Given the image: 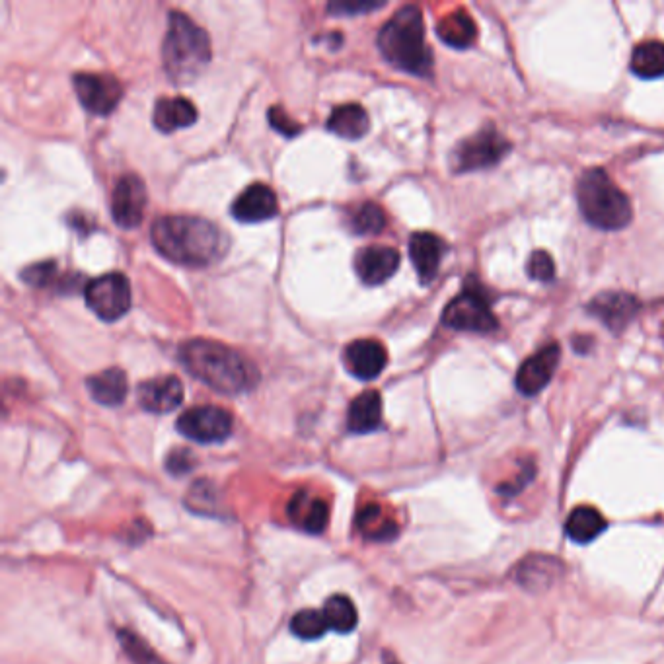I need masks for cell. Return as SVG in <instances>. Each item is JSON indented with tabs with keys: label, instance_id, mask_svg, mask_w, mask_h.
Returning a JSON list of instances; mask_svg holds the SVG:
<instances>
[{
	"label": "cell",
	"instance_id": "cell-1",
	"mask_svg": "<svg viewBox=\"0 0 664 664\" xmlns=\"http://www.w3.org/2000/svg\"><path fill=\"white\" fill-rule=\"evenodd\" d=\"M150 242L162 258L185 267H209L228 252V238L215 222L182 215L154 222Z\"/></svg>",
	"mask_w": 664,
	"mask_h": 664
},
{
	"label": "cell",
	"instance_id": "cell-2",
	"mask_svg": "<svg viewBox=\"0 0 664 664\" xmlns=\"http://www.w3.org/2000/svg\"><path fill=\"white\" fill-rule=\"evenodd\" d=\"M185 370L226 396L250 392L259 382V370L232 347L213 339H189L180 347Z\"/></svg>",
	"mask_w": 664,
	"mask_h": 664
},
{
	"label": "cell",
	"instance_id": "cell-3",
	"mask_svg": "<svg viewBox=\"0 0 664 664\" xmlns=\"http://www.w3.org/2000/svg\"><path fill=\"white\" fill-rule=\"evenodd\" d=\"M378 49L396 69L415 76L433 74V51L425 41L423 14L417 6H402L380 30Z\"/></svg>",
	"mask_w": 664,
	"mask_h": 664
},
{
	"label": "cell",
	"instance_id": "cell-4",
	"mask_svg": "<svg viewBox=\"0 0 664 664\" xmlns=\"http://www.w3.org/2000/svg\"><path fill=\"white\" fill-rule=\"evenodd\" d=\"M162 61L168 78L176 84L193 82L211 61V41L207 32L180 10L168 14Z\"/></svg>",
	"mask_w": 664,
	"mask_h": 664
},
{
	"label": "cell",
	"instance_id": "cell-5",
	"mask_svg": "<svg viewBox=\"0 0 664 664\" xmlns=\"http://www.w3.org/2000/svg\"><path fill=\"white\" fill-rule=\"evenodd\" d=\"M577 201L587 222L602 230H622L633 217L628 195L600 168L581 174Z\"/></svg>",
	"mask_w": 664,
	"mask_h": 664
},
{
	"label": "cell",
	"instance_id": "cell-6",
	"mask_svg": "<svg viewBox=\"0 0 664 664\" xmlns=\"http://www.w3.org/2000/svg\"><path fill=\"white\" fill-rule=\"evenodd\" d=\"M443 324L452 330L478 333L495 332L499 326L491 312L489 298L483 295L478 283H468L460 295L446 304Z\"/></svg>",
	"mask_w": 664,
	"mask_h": 664
},
{
	"label": "cell",
	"instance_id": "cell-7",
	"mask_svg": "<svg viewBox=\"0 0 664 664\" xmlns=\"http://www.w3.org/2000/svg\"><path fill=\"white\" fill-rule=\"evenodd\" d=\"M84 298L88 308L98 318L104 322H115L131 308V285L121 273H106L86 285Z\"/></svg>",
	"mask_w": 664,
	"mask_h": 664
},
{
	"label": "cell",
	"instance_id": "cell-8",
	"mask_svg": "<svg viewBox=\"0 0 664 664\" xmlns=\"http://www.w3.org/2000/svg\"><path fill=\"white\" fill-rule=\"evenodd\" d=\"M509 150L511 143L501 137L495 127H485L456 147L452 152V168L458 174L483 170L495 166Z\"/></svg>",
	"mask_w": 664,
	"mask_h": 664
},
{
	"label": "cell",
	"instance_id": "cell-9",
	"mask_svg": "<svg viewBox=\"0 0 664 664\" xmlns=\"http://www.w3.org/2000/svg\"><path fill=\"white\" fill-rule=\"evenodd\" d=\"M232 415L219 406L187 409L178 419V431L195 443H222L232 435Z\"/></svg>",
	"mask_w": 664,
	"mask_h": 664
},
{
	"label": "cell",
	"instance_id": "cell-10",
	"mask_svg": "<svg viewBox=\"0 0 664 664\" xmlns=\"http://www.w3.org/2000/svg\"><path fill=\"white\" fill-rule=\"evenodd\" d=\"M73 84L84 110L94 115H108L123 98V86L113 74L76 73Z\"/></svg>",
	"mask_w": 664,
	"mask_h": 664
},
{
	"label": "cell",
	"instance_id": "cell-11",
	"mask_svg": "<svg viewBox=\"0 0 664 664\" xmlns=\"http://www.w3.org/2000/svg\"><path fill=\"white\" fill-rule=\"evenodd\" d=\"M147 209V187L135 174H125L117 180L111 193V215L121 228L139 226Z\"/></svg>",
	"mask_w": 664,
	"mask_h": 664
},
{
	"label": "cell",
	"instance_id": "cell-12",
	"mask_svg": "<svg viewBox=\"0 0 664 664\" xmlns=\"http://www.w3.org/2000/svg\"><path fill=\"white\" fill-rule=\"evenodd\" d=\"M343 365L355 378L372 380L388 365L386 347L376 339H357L345 347Z\"/></svg>",
	"mask_w": 664,
	"mask_h": 664
},
{
	"label": "cell",
	"instance_id": "cell-13",
	"mask_svg": "<svg viewBox=\"0 0 664 664\" xmlns=\"http://www.w3.org/2000/svg\"><path fill=\"white\" fill-rule=\"evenodd\" d=\"M559 357H561V349L557 343H550L544 349H540L536 355H532L518 369V392L524 396H536L538 392H542L554 376Z\"/></svg>",
	"mask_w": 664,
	"mask_h": 664
},
{
	"label": "cell",
	"instance_id": "cell-14",
	"mask_svg": "<svg viewBox=\"0 0 664 664\" xmlns=\"http://www.w3.org/2000/svg\"><path fill=\"white\" fill-rule=\"evenodd\" d=\"M279 213L277 193L267 184L248 185L232 203V215L240 222H263Z\"/></svg>",
	"mask_w": 664,
	"mask_h": 664
},
{
	"label": "cell",
	"instance_id": "cell-15",
	"mask_svg": "<svg viewBox=\"0 0 664 664\" xmlns=\"http://www.w3.org/2000/svg\"><path fill=\"white\" fill-rule=\"evenodd\" d=\"M137 398L150 413H168L184 402V384L178 376L150 378L139 384Z\"/></svg>",
	"mask_w": 664,
	"mask_h": 664
},
{
	"label": "cell",
	"instance_id": "cell-16",
	"mask_svg": "<svg viewBox=\"0 0 664 664\" xmlns=\"http://www.w3.org/2000/svg\"><path fill=\"white\" fill-rule=\"evenodd\" d=\"M400 267V254L390 246H369L355 256V271L365 285L386 283Z\"/></svg>",
	"mask_w": 664,
	"mask_h": 664
},
{
	"label": "cell",
	"instance_id": "cell-17",
	"mask_svg": "<svg viewBox=\"0 0 664 664\" xmlns=\"http://www.w3.org/2000/svg\"><path fill=\"white\" fill-rule=\"evenodd\" d=\"M446 244L433 232H415L409 238V258L423 285H429L439 273Z\"/></svg>",
	"mask_w": 664,
	"mask_h": 664
},
{
	"label": "cell",
	"instance_id": "cell-18",
	"mask_svg": "<svg viewBox=\"0 0 664 664\" xmlns=\"http://www.w3.org/2000/svg\"><path fill=\"white\" fill-rule=\"evenodd\" d=\"M563 563L550 555H530L517 569L520 587L532 592L548 591L563 575Z\"/></svg>",
	"mask_w": 664,
	"mask_h": 664
},
{
	"label": "cell",
	"instance_id": "cell-19",
	"mask_svg": "<svg viewBox=\"0 0 664 664\" xmlns=\"http://www.w3.org/2000/svg\"><path fill=\"white\" fill-rule=\"evenodd\" d=\"M639 302L626 293H602L589 304L592 316L602 320L610 330H622L635 316Z\"/></svg>",
	"mask_w": 664,
	"mask_h": 664
},
{
	"label": "cell",
	"instance_id": "cell-20",
	"mask_svg": "<svg viewBox=\"0 0 664 664\" xmlns=\"http://www.w3.org/2000/svg\"><path fill=\"white\" fill-rule=\"evenodd\" d=\"M328 517H330L328 505L312 493L300 491L289 503L291 522L298 528H302L304 532L320 534L328 524Z\"/></svg>",
	"mask_w": 664,
	"mask_h": 664
},
{
	"label": "cell",
	"instance_id": "cell-21",
	"mask_svg": "<svg viewBox=\"0 0 664 664\" xmlns=\"http://www.w3.org/2000/svg\"><path fill=\"white\" fill-rule=\"evenodd\" d=\"M197 121V108L185 98H160L154 104L152 123L162 133H174Z\"/></svg>",
	"mask_w": 664,
	"mask_h": 664
},
{
	"label": "cell",
	"instance_id": "cell-22",
	"mask_svg": "<svg viewBox=\"0 0 664 664\" xmlns=\"http://www.w3.org/2000/svg\"><path fill=\"white\" fill-rule=\"evenodd\" d=\"M326 127L341 139L359 141L369 133V113L361 104H343L332 111Z\"/></svg>",
	"mask_w": 664,
	"mask_h": 664
},
{
	"label": "cell",
	"instance_id": "cell-23",
	"mask_svg": "<svg viewBox=\"0 0 664 664\" xmlns=\"http://www.w3.org/2000/svg\"><path fill=\"white\" fill-rule=\"evenodd\" d=\"M90 396L102 406L115 407L125 402L127 398V374L117 367L102 370L86 380Z\"/></svg>",
	"mask_w": 664,
	"mask_h": 664
},
{
	"label": "cell",
	"instance_id": "cell-24",
	"mask_svg": "<svg viewBox=\"0 0 664 664\" xmlns=\"http://www.w3.org/2000/svg\"><path fill=\"white\" fill-rule=\"evenodd\" d=\"M382 425V398L376 390H367L357 396L347 413V427L351 433H372Z\"/></svg>",
	"mask_w": 664,
	"mask_h": 664
},
{
	"label": "cell",
	"instance_id": "cell-25",
	"mask_svg": "<svg viewBox=\"0 0 664 664\" xmlns=\"http://www.w3.org/2000/svg\"><path fill=\"white\" fill-rule=\"evenodd\" d=\"M606 526V518L594 507H577L567 517L565 534L575 544H591L606 530Z\"/></svg>",
	"mask_w": 664,
	"mask_h": 664
},
{
	"label": "cell",
	"instance_id": "cell-26",
	"mask_svg": "<svg viewBox=\"0 0 664 664\" xmlns=\"http://www.w3.org/2000/svg\"><path fill=\"white\" fill-rule=\"evenodd\" d=\"M437 34L446 45L454 49H466L476 41L478 28L466 10H454L439 22Z\"/></svg>",
	"mask_w": 664,
	"mask_h": 664
},
{
	"label": "cell",
	"instance_id": "cell-27",
	"mask_svg": "<svg viewBox=\"0 0 664 664\" xmlns=\"http://www.w3.org/2000/svg\"><path fill=\"white\" fill-rule=\"evenodd\" d=\"M631 73L639 78H661L664 76V43L663 41H643L633 49L631 55Z\"/></svg>",
	"mask_w": 664,
	"mask_h": 664
},
{
	"label": "cell",
	"instance_id": "cell-28",
	"mask_svg": "<svg viewBox=\"0 0 664 664\" xmlns=\"http://www.w3.org/2000/svg\"><path fill=\"white\" fill-rule=\"evenodd\" d=\"M322 614L330 629L337 633H351L353 629L357 628V622H359L353 602L343 594L330 596L322 608Z\"/></svg>",
	"mask_w": 664,
	"mask_h": 664
},
{
	"label": "cell",
	"instance_id": "cell-29",
	"mask_svg": "<svg viewBox=\"0 0 664 664\" xmlns=\"http://www.w3.org/2000/svg\"><path fill=\"white\" fill-rule=\"evenodd\" d=\"M357 528L369 540H392L398 534L396 522L384 517L378 505H367L359 511Z\"/></svg>",
	"mask_w": 664,
	"mask_h": 664
},
{
	"label": "cell",
	"instance_id": "cell-30",
	"mask_svg": "<svg viewBox=\"0 0 664 664\" xmlns=\"http://www.w3.org/2000/svg\"><path fill=\"white\" fill-rule=\"evenodd\" d=\"M330 629L322 610H300L291 620V631L300 639H320Z\"/></svg>",
	"mask_w": 664,
	"mask_h": 664
},
{
	"label": "cell",
	"instance_id": "cell-31",
	"mask_svg": "<svg viewBox=\"0 0 664 664\" xmlns=\"http://www.w3.org/2000/svg\"><path fill=\"white\" fill-rule=\"evenodd\" d=\"M386 226V213L380 205L367 201L357 209V213L351 219V228L355 234L369 236V234H378Z\"/></svg>",
	"mask_w": 664,
	"mask_h": 664
},
{
	"label": "cell",
	"instance_id": "cell-32",
	"mask_svg": "<svg viewBox=\"0 0 664 664\" xmlns=\"http://www.w3.org/2000/svg\"><path fill=\"white\" fill-rule=\"evenodd\" d=\"M528 275L534 281H542V283H550L555 277L554 259L548 252H534L532 258L528 261Z\"/></svg>",
	"mask_w": 664,
	"mask_h": 664
},
{
	"label": "cell",
	"instance_id": "cell-33",
	"mask_svg": "<svg viewBox=\"0 0 664 664\" xmlns=\"http://www.w3.org/2000/svg\"><path fill=\"white\" fill-rule=\"evenodd\" d=\"M57 275V263L55 261H43V263H36V265H30L28 269L22 271V279L28 283V285H34V287H47Z\"/></svg>",
	"mask_w": 664,
	"mask_h": 664
},
{
	"label": "cell",
	"instance_id": "cell-34",
	"mask_svg": "<svg viewBox=\"0 0 664 664\" xmlns=\"http://www.w3.org/2000/svg\"><path fill=\"white\" fill-rule=\"evenodd\" d=\"M193 466H195V456L187 448H176V450H172L168 454L166 468L174 476H184V474L193 470Z\"/></svg>",
	"mask_w": 664,
	"mask_h": 664
},
{
	"label": "cell",
	"instance_id": "cell-35",
	"mask_svg": "<svg viewBox=\"0 0 664 664\" xmlns=\"http://www.w3.org/2000/svg\"><path fill=\"white\" fill-rule=\"evenodd\" d=\"M269 121H271L273 129H277L285 137H295L296 133H300V125L296 121H293L283 108H277V106L271 108V111H269Z\"/></svg>",
	"mask_w": 664,
	"mask_h": 664
},
{
	"label": "cell",
	"instance_id": "cell-36",
	"mask_svg": "<svg viewBox=\"0 0 664 664\" xmlns=\"http://www.w3.org/2000/svg\"><path fill=\"white\" fill-rule=\"evenodd\" d=\"M382 6H384V2H376V4H372V2H365V4H361V2H333L328 6V10L335 16H341V14H349V12H353V14L370 12V10H376V8H382Z\"/></svg>",
	"mask_w": 664,
	"mask_h": 664
},
{
	"label": "cell",
	"instance_id": "cell-37",
	"mask_svg": "<svg viewBox=\"0 0 664 664\" xmlns=\"http://www.w3.org/2000/svg\"><path fill=\"white\" fill-rule=\"evenodd\" d=\"M384 664H400V663L396 661V657H394V655L386 653V655H384Z\"/></svg>",
	"mask_w": 664,
	"mask_h": 664
}]
</instances>
